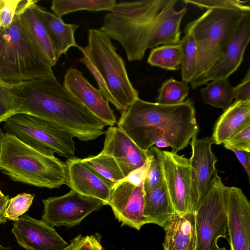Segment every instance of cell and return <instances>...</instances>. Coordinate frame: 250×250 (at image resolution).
Returning <instances> with one entry per match:
<instances>
[{
    "mask_svg": "<svg viewBox=\"0 0 250 250\" xmlns=\"http://www.w3.org/2000/svg\"><path fill=\"white\" fill-rule=\"evenodd\" d=\"M162 151L156 146H151L147 150L150 162L143 185L144 192L156 187L164 180Z\"/></svg>",
    "mask_w": 250,
    "mask_h": 250,
    "instance_id": "31",
    "label": "cell"
},
{
    "mask_svg": "<svg viewBox=\"0 0 250 250\" xmlns=\"http://www.w3.org/2000/svg\"><path fill=\"white\" fill-rule=\"evenodd\" d=\"M3 127L5 132L42 153L52 156L56 153L67 159L75 157L74 137L44 120L17 113L7 119Z\"/></svg>",
    "mask_w": 250,
    "mask_h": 250,
    "instance_id": "8",
    "label": "cell"
},
{
    "mask_svg": "<svg viewBox=\"0 0 250 250\" xmlns=\"http://www.w3.org/2000/svg\"><path fill=\"white\" fill-rule=\"evenodd\" d=\"M21 0H4L0 9V28L9 27L12 22Z\"/></svg>",
    "mask_w": 250,
    "mask_h": 250,
    "instance_id": "37",
    "label": "cell"
},
{
    "mask_svg": "<svg viewBox=\"0 0 250 250\" xmlns=\"http://www.w3.org/2000/svg\"><path fill=\"white\" fill-rule=\"evenodd\" d=\"M165 235L164 250H195V214L175 213L163 227Z\"/></svg>",
    "mask_w": 250,
    "mask_h": 250,
    "instance_id": "21",
    "label": "cell"
},
{
    "mask_svg": "<svg viewBox=\"0 0 250 250\" xmlns=\"http://www.w3.org/2000/svg\"><path fill=\"white\" fill-rule=\"evenodd\" d=\"M104 133V145L101 152L115 160L124 178L145 164L148 158L147 151L140 148L120 128L110 126Z\"/></svg>",
    "mask_w": 250,
    "mask_h": 250,
    "instance_id": "18",
    "label": "cell"
},
{
    "mask_svg": "<svg viewBox=\"0 0 250 250\" xmlns=\"http://www.w3.org/2000/svg\"><path fill=\"white\" fill-rule=\"evenodd\" d=\"M246 12L227 8H209L187 24L186 29L192 34L197 48L192 80L205 73L214 63Z\"/></svg>",
    "mask_w": 250,
    "mask_h": 250,
    "instance_id": "7",
    "label": "cell"
},
{
    "mask_svg": "<svg viewBox=\"0 0 250 250\" xmlns=\"http://www.w3.org/2000/svg\"><path fill=\"white\" fill-rule=\"evenodd\" d=\"M66 165L65 185L79 194L101 201L108 205L112 187L82 161L74 157L67 159Z\"/></svg>",
    "mask_w": 250,
    "mask_h": 250,
    "instance_id": "17",
    "label": "cell"
},
{
    "mask_svg": "<svg viewBox=\"0 0 250 250\" xmlns=\"http://www.w3.org/2000/svg\"><path fill=\"white\" fill-rule=\"evenodd\" d=\"M228 149L250 152V125L246 126L224 144Z\"/></svg>",
    "mask_w": 250,
    "mask_h": 250,
    "instance_id": "35",
    "label": "cell"
},
{
    "mask_svg": "<svg viewBox=\"0 0 250 250\" xmlns=\"http://www.w3.org/2000/svg\"><path fill=\"white\" fill-rule=\"evenodd\" d=\"M9 88L20 104V113L44 120L83 141L104 133L105 125L55 75Z\"/></svg>",
    "mask_w": 250,
    "mask_h": 250,
    "instance_id": "2",
    "label": "cell"
},
{
    "mask_svg": "<svg viewBox=\"0 0 250 250\" xmlns=\"http://www.w3.org/2000/svg\"><path fill=\"white\" fill-rule=\"evenodd\" d=\"M213 144L211 137H209L199 139L195 136L190 143L192 154L189 159V165L197 206L218 172L215 167L218 160L211 149Z\"/></svg>",
    "mask_w": 250,
    "mask_h": 250,
    "instance_id": "19",
    "label": "cell"
},
{
    "mask_svg": "<svg viewBox=\"0 0 250 250\" xmlns=\"http://www.w3.org/2000/svg\"><path fill=\"white\" fill-rule=\"evenodd\" d=\"M201 89L203 100L207 104L224 111L232 104L234 98V87L228 79L211 81Z\"/></svg>",
    "mask_w": 250,
    "mask_h": 250,
    "instance_id": "25",
    "label": "cell"
},
{
    "mask_svg": "<svg viewBox=\"0 0 250 250\" xmlns=\"http://www.w3.org/2000/svg\"><path fill=\"white\" fill-rule=\"evenodd\" d=\"M182 51L180 43L164 45L153 48L147 59L152 66L169 70H177L181 64Z\"/></svg>",
    "mask_w": 250,
    "mask_h": 250,
    "instance_id": "28",
    "label": "cell"
},
{
    "mask_svg": "<svg viewBox=\"0 0 250 250\" xmlns=\"http://www.w3.org/2000/svg\"><path fill=\"white\" fill-rule=\"evenodd\" d=\"M35 194L21 193L9 199L5 217L9 220L17 221L31 206Z\"/></svg>",
    "mask_w": 250,
    "mask_h": 250,
    "instance_id": "32",
    "label": "cell"
},
{
    "mask_svg": "<svg viewBox=\"0 0 250 250\" xmlns=\"http://www.w3.org/2000/svg\"><path fill=\"white\" fill-rule=\"evenodd\" d=\"M78 235L75 237L74 239L70 240V243L68 244V245L63 250H72L74 247L75 246L78 239Z\"/></svg>",
    "mask_w": 250,
    "mask_h": 250,
    "instance_id": "42",
    "label": "cell"
},
{
    "mask_svg": "<svg viewBox=\"0 0 250 250\" xmlns=\"http://www.w3.org/2000/svg\"><path fill=\"white\" fill-rule=\"evenodd\" d=\"M150 162V158L148 154V158L142 166L131 171L121 181H126L134 186L143 187Z\"/></svg>",
    "mask_w": 250,
    "mask_h": 250,
    "instance_id": "38",
    "label": "cell"
},
{
    "mask_svg": "<svg viewBox=\"0 0 250 250\" xmlns=\"http://www.w3.org/2000/svg\"><path fill=\"white\" fill-rule=\"evenodd\" d=\"M185 3H189L201 8H227L240 10L244 11H250L249 4L246 1L239 0H184Z\"/></svg>",
    "mask_w": 250,
    "mask_h": 250,
    "instance_id": "34",
    "label": "cell"
},
{
    "mask_svg": "<svg viewBox=\"0 0 250 250\" xmlns=\"http://www.w3.org/2000/svg\"><path fill=\"white\" fill-rule=\"evenodd\" d=\"M249 125L250 102H234L217 120L211 138L214 144H224Z\"/></svg>",
    "mask_w": 250,
    "mask_h": 250,
    "instance_id": "22",
    "label": "cell"
},
{
    "mask_svg": "<svg viewBox=\"0 0 250 250\" xmlns=\"http://www.w3.org/2000/svg\"><path fill=\"white\" fill-rule=\"evenodd\" d=\"M42 220L51 226L72 228L78 225L91 212L104 206L97 199L82 196L73 190L42 200Z\"/></svg>",
    "mask_w": 250,
    "mask_h": 250,
    "instance_id": "12",
    "label": "cell"
},
{
    "mask_svg": "<svg viewBox=\"0 0 250 250\" xmlns=\"http://www.w3.org/2000/svg\"><path fill=\"white\" fill-rule=\"evenodd\" d=\"M9 200L8 195H4L0 198V224L5 223L7 219L5 217V212Z\"/></svg>",
    "mask_w": 250,
    "mask_h": 250,
    "instance_id": "41",
    "label": "cell"
},
{
    "mask_svg": "<svg viewBox=\"0 0 250 250\" xmlns=\"http://www.w3.org/2000/svg\"><path fill=\"white\" fill-rule=\"evenodd\" d=\"M225 205L231 250H250V203L241 189L226 187Z\"/></svg>",
    "mask_w": 250,
    "mask_h": 250,
    "instance_id": "13",
    "label": "cell"
},
{
    "mask_svg": "<svg viewBox=\"0 0 250 250\" xmlns=\"http://www.w3.org/2000/svg\"><path fill=\"white\" fill-rule=\"evenodd\" d=\"M237 157L244 168L249 179L250 178V152L235 149H230Z\"/></svg>",
    "mask_w": 250,
    "mask_h": 250,
    "instance_id": "40",
    "label": "cell"
},
{
    "mask_svg": "<svg viewBox=\"0 0 250 250\" xmlns=\"http://www.w3.org/2000/svg\"><path fill=\"white\" fill-rule=\"evenodd\" d=\"M164 181L175 212L195 213L197 208L189 160L173 151H162Z\"/></svg>",
    "mask_w": 250,
    "mask_h": 250,
    "instance_id": "10",
    "label": "cell"
},
{
    "mask_svg": "<svg viewBox=\"0 0 250 250\" xmlns=\"http://www.w3.org/2000/svg\"><path fill=\"white\" fill-rule=\"evenodd\" d=\"M54 75L23 30L17 8L11 25L0 28V83L11 87Z\"/></svg>",
    "mask_w": 250,
    "mask_h": 250,
    "instance_id": "6",
    "label": "cell"
},
{
    "mask_svg": "<svg viewBox=\"0 0 250 250\" xmlns=\"http://www.w3.org/2000/svg\"><path fill=\"white\" fill-rule=\"evenodd\" d=\"M64 87L105 125L113 126L117 123L116 115L108 102L75 67L65 72Z\"/></svg>",
    "mask_w": 250,
    "mask_h": 250,
    "instance_id": "16",
    "label": "cell"
},
{
    "mask_svg": "<svg viewBox=\"0 0 250 250\" xmlns=\"http://www.w3.org/2000/svg\"><path fill=\"white\" fill-rule=\"evenodd\" d=\"M250 40V11L245 12L212 66L190 83L195 89L209 81L228 79L241 64Z\"/></svg>",
    "mask_w": 250,
    "mask_h": 250,
    "instance_id": "11",
    "label": "cell"
},
{
    "mask_svg": "<svg viewBox=\"0 0 250 250\" xmlns=\"http://www.w3.org/2000/svg\"><path fill=\"white\" fill-rule=\"evenodd\" d=\"M213 250H227L225 247L220 248L216 244ZM230 250H231L230 249Z\"/></svg>",
    "mask_w": 250,
    "mask_h": 250,
    "instance_id": "44",
    "label": "cell"
},
{
    "mask_svg": "<svg viewBox=\"0 0 250 250\" xmlns=\"http://www.w3.org/2000/svg\"><path fill=\"white\" fill-rule=\"evenodd\" d=\"M108 205L121 226L125 225L139 230L148 223L144 214L143 187L120 181L112 188Z\"/></svg>",
    "mask_w": 250,
    "mask_h": 250,
    "instance_id": "15",
    "label": "cell"
},
{
    "mask_svg": "<svg viewBox=\"0 0 250 250\" xmlns=\"http://www.w3.org/2000/svg\"><path fill=\"white\" fill-rule=\"evenodd\" d=\"M39 1L21 0L18 7L21 26L32 44L52 67L62 54L54 46L35 7Z\"/></svg>",
    "mask_w": 250,
    "mask_h": 250,
    "instance_id": "20",
    "label": "cell"
},
{
    "mask_svg": "<svg viewBox=\"0 0 250 250\" xmlns=\"http://www.w3.org/2000/svg\"><path fill=\"white\" fill-rule=\"evenodd\" d=\"M4 196V194L1 192V191L0 189V198L3 197Z\"/></svg>",
    "mask_w": 250,
    "mask_h": 250,
    "instance_id": "46",
    "label": "cell"
},
{
    "mask_svg": "<svg viewBox=\"0 0 250 250\" xmlns=\"http://www.w3.org/2000/svg\"><path fill=\"white\" fill-rule=\"evenodd\" d=\"M226 186L218 175L213 178L195 214V250H213L220 237L229 242L225 205Z\"/></svg>",
    "mask_w": 250,
    "mask_h": 250,
    "instance_id": "9",
    "label": "cell"
},
{
    "mask_svg": "<svg viewBox=\"0 0 250 250\" xmlns=\"http://www.w3.org/2000/svg\"><path fill=\"white\" fill-rule=\"evenodd\" d=\"M36 12L43 23L56 49L65 54L71 47H78L74 34L79 25L67 24L60 18L39 6L35 5Z\"/></svg>",
    "mask_w": 250,
    "mask_h": 250,
    "instance_id": "23",
    "label": "cell"
},
{
    "mask_svg": "<svg viewBox=\"0 0 250 250\" xmlns=\"http://www.w3.org/2000/svg\"><path fill=\"white\" fill-rule=\"evenodd\" d=\"M116 2L115 0H53L51 9L55 15L62 18L64 15L81 10L110 12Z\"/></svg>",
    "mask_w": 250,
    "mask_h": 250,
    "instance_id": "26",
    "label": "cell"
},
{
    "mask_svg": "<svg viewBox=\"0 0 250 250\" xmlns=\"http://www.w3.org/2000/svg\"><path fill=\"white\" fill-rule=\"evenodd\" d=\"M20 113V106L10 88L0 83V123Z\"/></svg>",
    "mask_w": 250,
    "mask_h": 250,
    "instance_id": "33",
    "label": "cell"
},
{
    "mask_svg": "<svg viewBox=\"0 0 250 250\" xmlns=\"http://www.w3.org/2000/svg\"><path fill=\"white\" fill-rule=\"evenodd\" d=\"M0 250H12V249H11V247L10 246L6 247L2 246L0 244Z\"/></svg>",
    "mask_w": 250,
    "mask_h": 250,
    "instance_id": "43",
    "label": "cell"
},
{
    "mask_svg": "<svg viewBox=\"0 0 250 250\" xmlns=\"http://www.w3.org/2000/svg\"><path fill=\"white\" fill-rule=\"evenodd\" d=\"M117 125L145 151L158 139H165L172 151L177 152L186 147L199 131L190 98L179 104L165 105L138 98L121 115Z\"/></svg>",
    "mask_w": 250,
    "mask_h": 250,
    "instance_id": "3",
    "label": "cell"
},
{
    "mask_svg": "<svg viewBox=\"0 0 250 250\" xmlns=\"http://www.w3.org/2000/svg\"><path fill=\"white\" fill-rule=\"evenodd\" d=\"M12 232L25 250H63L69 244L52 226L28 214L14 222Z\"/></svg>",
    "mask_w": 250,
    "mask_h": 250,
    "instance_id": "14",
    "label": "cell"
},
{
    "mask_svg": "<svg viewBox=\"0 0 250 250\" xmlns=\"http://www.w3.org/2000/svg\"><path fill=\"white\" fill-rule=\"evenodd\" d=\"M178 0L116 2L100 30L123 47L129 61L141 60L146 50L181 41L180 26L187 9L174 8Z\"/></svg>",
    "mask_w": 250,
    "mask_h": 250,
    "instance_id": "1",
    "label": "cell"
},
{
    "mask_svg": "<svg viewBox=\"0 0 250 250\" xmlns=\"http://www.w3.org/2000/svg\"><path fill=\"white\" fill-rule=\"evenodd\" d=\"M78 236L72 250H107L103 247L101 235L98 233L84 237L79 234Z\"/></svg>",
    "mask_w": 250,
    "mask_h": 250,
    "instance_id": "36",
    "label": "cell"
},
{
    "mask_svg": "<svg viewBox=\"0 0 250 250\" xmlns=\"http://www.w3.org/2000/svg\"><path fill=\"white\" fill-rule=\"evenodd\" d=\"M189 90L188 83L170 78L163 83L159 88L156 103L165 105L181 104L184 102Z\"/></svg>",
    "mask_w": 250,
    "mask_h": 250,
    "instance_id": "29",
    "label": "cell"
},
{
    "mask_svg": "<svg viewBox=\"0 0 250 250\" xmlns=\"http://www.w3.org/2000/svg\"><path fill=\"white\" fill-rule=\"evenodd\" d=\"M175 213L164 180L144 192V214L148 223L163 228Z\"/></svg>",
    "mask_w": 250,
    "mask_h": 250,
    "instance_id": "24",
    "label": "cell"
},
{
    "mask_svg": "<svg viewBox=\"0 0 250 250\" xmlns=\"http://www.w3.org/2000/svg\"><path fill=\"white\" fill-rule=\"evenodd\" d=\"M185 35L180 41L182 59L181 74L183 81L190 83L194 78L197 60V48L192 34L185 29Z\"/></svg>",
    "mask_w": 250,
    "mask_h": 250,
    "instance_id": "30",
    "label": "cell"
},
{
    "mask_svg": "<svg viewBox=\"0 0 250 250\" xmlns=\"http://www.w3.org/2000/svg\"><path fill=\"white\" fill-rule=\"evenodd\" d=\"M0 171L11 180L50 189L66 182L65 163L42 153L0 128Z\"/></svg>",
    "mask_w": 250,
    "mask_h": 250,
    "instance_id": "5",
    "label": "cell"
},
{
    "mask_svg": "<svg viewBox=\"0 0 250 250\" xmlns=\"http://www.w3.org/2000/svg\"><path fill=\"white\" fill-rule=\"evenodd\" d=\"M77 47L83 54L79 62L93 76L103 97L123 115L139 98V92L131 83L125 62L111 39L100 29L91 28L88 31L87 44Z\"/></svg>",
    "mask_w": 250,
    "mask_h": 250,
    "instance_id": "4",
    "label": "cell"
},
{
    "mask_svg": "<svg viewBox=\"0 0 250 250\" xmlns=\"http://www.w3.org/2000/svg\"><path fill=\"white\" fill-rule=\"evenodd\" d=\"M82 162L113 187L124 177L115 160L100 152L97 155L82 159Z\"/></svg>",
    "mask_w": 250,
    "mask_h": 250,
    "instance_id": "27",
    "label": "cell"
},
{
    "mask_svg": "<svg viewBox=\"0 0 250 250\" xmlns=\"http://www.w3.org/2000/svg\"><path fill=\"white\" fill-rule=\"evenodd\" d=\"M4 3V0H0V9L2 7Z\"/></svg>",
    "mask_w": 250,
    "mask_h": 250,
    "instance_id": "45",
    "label": "cell"
},
{
    "mask_svg": "<svg viewBox=\"0 0 250 250\" xmlns=\"http://www.w3.org/2000/svg\"><path fill=\"white\" fill-rule=\"evenodd\" d=\"M234 102H250V70L241 82L234 87Z\"/></svg>",
    "mask_w": 250,
    "mask_h": 250,
    "instance_id": "39",
    "label": "cell"
}]
</instances>
